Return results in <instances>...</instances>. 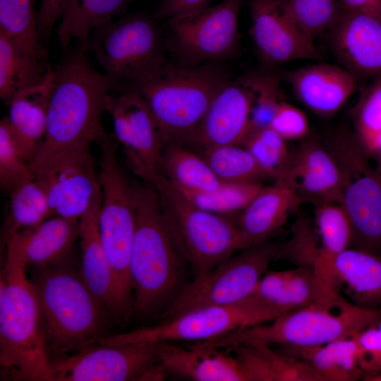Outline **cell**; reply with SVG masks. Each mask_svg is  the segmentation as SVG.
Instances as JSON below:
<instances>
[{
	"label": "cell",
	"instance_id": "44dd1931",
	"mask_svg": "<svg viewBox=\"0 0 381 381\" xmlns=\"http://www.w3.org/2000/svg\"><path fill=\"white\" fill-rule=\"evenodd\" d=\"M296 99L320 118L332 117L356 87V77L342 66L315 64L286 73Z\"/></svg>",
	"mask_w": 381,
	"mask_h": 381
},
{
	"label": "cell",
	"instance_id": "f907efd6",
	"mask_svg": "<svg viewBox=\"0 0 381 381\" xmlns=\"http://www.w3.org/2000/svg\"><path fill=\"white\" fill-rule=\"evenodd\" d=\"M380 154V167H381V149L377 152ZM381 174V172H380Z\"/></svg>",
	"mask_w": 381,
	"mask_h": 381
},
{
	"label": "cell",
	"instance_id": "bcb514c9",
	"mask_svg": "<svg viewBox=\"0 0 381 381\" xmlns=\"http://www.w3.org/2000/svg\"><path fill=\"white\" fill-rule=\"evenodd\" d=\"M71 0H42L37 11V30L43 47L51 39L56 24L60 21Z\"/></svg>",
	"mask_w": 381,
	"mask_h": 381
},
{
	"label": "cell",
	"instance_id": "4dcf8cb0",
	"mask_svg": "<svg viewBox=\"0 0 381 381\" xmlns=\"http://www.w3.org/2000/svg\"><path fill=\"white\" fill-rule=\"evenodd\" d=\"M247 381H322L306 363L265 343L232 347Z\"/></svg>",
	"mask_w": 381,
	"mask_h": 381
},
{
	"label": "cell",
	"instance_id": "7c38bea8",
	"mask_svg": "<svg viewBox=\"0 0 381 381\" xmlns=\"http://www.w3.org/2000/svg\"><path fill=\"white\" fill-rule=\"evenodd\" d=\"M52 381L162 380L158 343L100 345L52 359Z\"/></svg>",
	"mask_w": 381,
	"mask_h": 381
},
{
	"label": "cell",
	"instance_id": "6da1fadb",
	"mask_svg": "<svg viewBox=\"0 0 381 381\" xmlns=\"http://www.w3.org/2000/svg\"><path fill=\"white\" fill-rule=\"evenodd\" d=\"M0 283V364L4 378L52 381L38 297L16 234L6 241Z\"/></svg>",
	"mask_w": 381,
	"mask_h": 381
},
{
	"label": "cell",
	"instance_id": "1f68e13d",
	"mask_svg": "<svg viewBox=\"0 0 381 381\" xmlns=\"http://www.w3.org/2000/svg\"><path fill=\"white\" fill-rule=\"evenodd\" d=\"M358 333L322 345L281 348L306 363L322 381H353L363 376Z\"/></svg>",
	"mask_w": 381,
	"mask_h": 381
},
{
	"label": "cell",
	"instance_id": "4316f807",
	"mask_svg": "<svg viewBox=\"0 0 381 381\" xmlns=\"http://www.w3.org/2000/svg\"><path fill=\"white\" fill-rule=\"evenodd\" d=\"M315 226L320 246L310 244L304 255V263L310 264L325 286L338 291L333 285L336 258L351 246L353 231L350 220L339 203L325 202L315 205Z\"/></svg>",
	"mask_w": 381,
	"mask_h": 381
},
{
	"label": "cell",
	"instance_id": "7a4b0ae2",
	"mask_svg": "<svg viewBox=\"0 0 381 381\" xmlns=\"http://www.w3.org/2000/svg\"><path fill=\"white\" fill-rule=\"evenodd\" d=\"M82 47L54 70V85L44 137L32 166L68 149L91 147L107 133L102 125L105 104L115 82L91 64Z\"/></svg>",
	"mask_w": 381,
	"mask_h": 381
},
{
	"label": "cell",
	"instance_id": "9a60e30c",
	"mask_svg": "<svg viewBox=\"0 0 381 381\" xmlns=\"http://www.w3.org/2000/svg\"><path fill=\"white\" fill-rule=\"evenodd\" d=\"M100 149L99 176L102 202L99 229L104 249L119 254L132 247L137 224L138 185L131 181L118 156L119 143L107 133L97 143Z\"/></svg>",
	"mask_w": 381,
	"mask_h": 381
},
{
	"label": "cell",
	"instance_id": "ee69618b",
	"mask_svg": "<svg viewBox=\"0 0 381 381\" xmlns=\"http://www.w3.org/2000/svg\"><path fill=\"white\" fill-rule=\"evenodd\" d=\"M270 127L286 141L304 139L309 133L305 113L283 100L279 103Z\"/></svg>",
	"mask_w": 381,
	"mask_h": 381
},
{
	"label": "cell",
	"instance_id": "e0dca14e",
	"mask_svg": "<svg viewBox=\"0 0 381 381\" xmlns=\"http://www.w3.org/2000/svg\"><path fill=\"white\" fill-rule=\"evenodd\" d=\"M250 34L262 59L272 65L320 57L315 41L299 27L287 0H250Z\"/></svg>",
	"mask_w": 381,
	"mask_h": 381
},
{
	"label": "cell",
	"instance_id": "8992f818",
	"mask_svg": "<svg viewBox=\"0 0 381 381\" xmlns=\"http://www.w3.org/2000/svg\"><path fill=\"white\" fill-rule=\"evenodd\" d=\"M229 80L217 68L167 61L149 78L130 84V88L147 102L164 145L186 144Z\"/></svg>",
	"mask_w": 381,
	"mask_h": 381
},
{
	"label": "cell",
	"instance_id": "5b68a950",
	"mask_svg": "<svg viewBox=\"0 0 381 381\" xmlns=\"http://www.w3.org/2000/svg\"><path fill=\"white\" fill-rule=\"evenodd\" d=\"M380 318L381 309L359 307L340 292H334L267 323L195 344L222 349L249 343L280 347L318 346L357 334Z\"/></svg>",
	"mask_w": 381,
	"mask_h": 381
},
{
	"label": "cell",
	"instance_id": "74e56055",
	"mask_svg": "<svg viewBox=\"0 0 381 381\" xmlns=\"http://www.w3.org/2000/svg\"><path fill=\"white\" fill-rule=\"evenodd\" d=\"M352 116L361 145L368 155L377 152L381 142V74L363 90Z\"/></svg>",
	"mask_w": 381,
	"mask_h": 381
},
{
	"label": "cell",
	"instance_id": "e575fe53",
	"mask_svg": "<svg viewBox=\"0 0 381 381\" xmlns=\"http://www.w3.org/2000/svg\"><path fill=\"white\" fill-rule=\"evenodd\" d=\"M8 193V213L4 229L5 241L13 234L34 228L52 216L47 195L35 179L18 183Z\"/></svg>",
	"mask_w": 381,
	"mask_h": 381
},
{
	"label": "cell",
	"instance_id": "d4e9b609",
	"mask_svg": "<svg viewBox=\"0 0 381 381\" xmlns=\"http://www.w3.org/2000/svg\"><path fill=\"white\" fill-rule=\"evenodd\" d=\"M54 85V71L52 70L41 83L18 92L8 103L6 117L17 145L30 167L45 135Z\"/></svg>",
	"mask_w": 381,
	"mask_h": 381
},
{
	"label": "cell",
	"instance_id": "9c48e42d",
	"mask_svg": "<svg viewBox=\"0 0 381 381\" xmlns=\"http://www.w3.org/2000/svg\"><path fill=\"white\" fill-rule=\"evenodd\" d=\"M341 175V200L353 231V248L381 253V174L355 134L340 131L326 146Z\"/></svg>",
	"mask_w": 381,
	"mask_h": 381
},
{
	"label": "cell",
	"instance_id": "836d02e7",
	"mask_svg": "<svg viewBox=\"0 0 381 381\" xmlns=\"http://www.w3.org/2000/svg\"><path fill=\"white\" fill-rule=\"evenodd\" d=\"M128 1L71 0L56 31L61 45L66 47L73 40L85 45L91 32L112 20Z\"/></svg>",
	"mask_w": 381,
	"mask_h": 381
},
{
	"label": "cell",
	"instance_id": "7dc6e473",
	"mask_svg": "<svg viewBox=\"0 0 381 381\" xmlns=\"http://www.w3.org/2000/svg\"><path fill=\"white\" fill-rule=\"evenodd\" d=\"M212 0H162L158 5L154 17L157 20H168L173 18L209 6Z\"/></svg>",
	"mask_w": 381,
	"mask_h": 381
},
{
	"label": "cell",
	"instance_id": "d6986e66",
	"mask_svg": "<svg viewBox=\"0 0 381 381\" xmlns=\"http://www.w3.org/2000/svg\"><path fill=\"white\" fill-rule=\"evenodd\" d=\"M303 140L275 181L289 187L301 203L340 204L341 180L335 159L317 139Z\"/></svg>",
	"mask_w": 381,
	"mask_h": 381
},
{
	"label": "cell",
	"instance_id": "d6a6232c",
	"mask_svg": "<svg viewBox=\"0 0 381 381\" xmlns=\"http://www.w3.org/2000/svg\"><path fill=\"white\" fill-rule=\"evenodd\" d=\"M161 168L165 178L183 193L209 191L224 183L201 154L181 143L164 145Z\"/></svg>",
	"mask_w": 381,
	"mask_h": 381
},
{
	"label": "cell",
	"instance_id": "30bf717a",
	"mask_svg": "<svg viewBox=\"0 0 381 381\" xmlns=\"http://www.w3.org/2000/svg\"><path fill=\"white\" fill-rule=\"evenodd\" d=\"M278 246H249L188 282L162 314L164 320L211 306H230L248 298L275 258Z\"/></svg>",
	"mask_w": 381,
	"mask_h": 381
},
{
	"label": "cell",
	"instance_id": "4fadbf2b",
	"mask_svg": "<svg viewBox=\"0 0 381 381\" xmlns=\"http://www.w3.org/2000/svg\"><path fill=\"white\" fill-rule=\"evenodd\" d=\"M241 3L242 0H222L167 20V48L173 46L189 65L229 56L239 42Z\"/></svg>",
	"mask_w": 381,
	"mask_h": 381
},
{
	"label": "cell",
	"instance_id": "681fc988",
	"mask_svg": "<svg viewBox=\"0 0 381 381\" xmlns=\"http://www.w3.org/2000/svg\"><path fill=\"white\" fill-rule=\"evenodd\" d=\"M363 380H370V381H381V372L366 374L363 375L361 377Z\"/></svg>",
	"mask_w": 381,
	"mask_h": 381
},
{
	"label": "cell",
	"instance_id": "7402d4cb",
	"mask_svg": "<svg viewBox=\"0 0 381 381\" xmlns=\"http://www.w3.org/2000/svg\"><path fill=\"white\" fill-rule=\"evenodd\" d=\"M310 264L286 270L267 271L250 296L277 317L306 306L329 294Z\"/></svg>",
	"mask_w": 381,
	"mask_h": 381
},
{
	"label": "cell",
	"instance_id": "484cf974",
	"mask_svg": "<svg viewBox=\"0 0 381 381\" xmlns=\"http://www.w3.org/2000/svg\"><path fill=\"white\" fill-rule=\"evenodd\" d=\"M301 204L285 184L265 186L236 222L249 246L262 243L278 231Z\"/></svg>",
	"mask_w": 381,
	"mask_h": 381
},
{
	"label": "cell",
	"instance_id": "2e32d148",
	"mask_svg": "<svg viewBox=\"0 0 381 381\" xmlns=\"http://www.w3.org/2000/svg\"><path fill=\"white\" fill-rule=\"evenodd\" d=\"M105 108L128 167L154 186L163 175L161 161L164 143L147 102L138 91L129 88L117 96L109 94Z\"/></svg>",
	"mask_w": 381,
	"mask_h": 381
},
{
	"label": "cell",
	"instance_id": "277c9868",
	"mask_svg": "<svg viewBox=\"0 0 381 381\" xmlns=\"http://www.w3.org/2000/svg\"><path fill=\"white\" fill-rule=\"evenodd\" d=\"M30 271L49 353L71 354L94 346L105 337L106 322L111 315L70 258Z\"/></svg>",
	"mask_w": 381,
	"mask_h": 381
},
{
	"label": "cell",
	"instance_id": "7bdbcfd3",
	"mask_svg": "<svg viewBox=\"0 0 381 381\" xmlns=\"http://www.w3.org/2000/svg\"><path fill=\"white\" fill-rule=\"evenodd\" d=\"M255 95L250 117V131L270 127L281 99L276 75H252Z\"/></svg>",
	"mask_w": 381,
	"mask_h": 381
},
{
	"label": "cell",
	"instance_id": "f6af8a7d",
	"mask_svg": "<svg viewBox=\"0 0 381 381\" xmlns=\"http://www.w3.org/2000/svg\"><path fill=\"white\" fill-rule=\"evenodd\" d=\"M358 341L363 375L381 372V318L361 331Z\"/></svg>",
	"mask_w": 381,
	"mask_h": 381
},
{
	"label": "cell",
	"instance_id": "8d00e7d4",
	"mask_svg": "<svg viewBox=\"0 0 381 381\" xmlns=\"http://www.w3.org/2000/svg\"><path fill=\"white\" fill-rule=\"evenodd\" d=\"M264 186L262 182H224L219 187L209 191L181 192L200 208L229 217L239 214Z\"/></svg>",
	"mask_w": 381,
	"mask_h": 381
},
{
	"label": "cell",
	"instance_id": "ac0fdd59",
	"mask_svg": "<svg viewBox=\"0 0 381 381\" xmlns=\"http://www.w3.org/2000/svg\"><path fill=\"white\" fill-rule=\"evenodd\" d=\"M254 95L252 76L229 80L216 95L200 124L185 145L200 150L240 145L250 131Z\"/></svg>",
	"mask_w": 381,
	"mask_h": 381
},
{
	"label": "cell",
	"instance_id": "52a82bcc",
	"mask_svg": "<svg viewBox=\"0 0 381 381\" xmlns=\"http://www.w3.org/2000/svg\"><path fill=\"white\" fill-rule=\"evenodd\" d=\"M153 187L169 231L193 277L249 247L236 220L200 208L164 175Z\"/></svg>",
	"mask_w": 381,
	"mask_h": 381
},
{
	"label": "cell",
	"instance_id": "f1b7e54d",
	"mask_svg": "<svg viewBox=\"0 0 381 381\" xmlns=\"http://www.w3.org/2000/svg\"><path fill=\"white\" fill-rule=\"evenodd\" d=\"M79 221L52 216L34 228L15 234L28 268H44L69 259L79 238Z\"/></svg>",
	"mask_w": 381,
	"mask_h": 381
},
{
	"label": "cell",
	"instance_id": "cb8c5ba5",
	"mask_svg": "<svg viewBox=\"0 0 381 381\" xmlns=\"http://www.w3.org/2000/svg\"><path fill=\"white\" fill-rule=\"evenodd\" d=\"M102 193L80 219V275L92 294L116 320L114 279L101 239L99 215Z\"/></svg>",
	"mask_w": 381,
	"mask_h": 381
},
{
	"label": "cell",
	"instance_id": "603a6c76",
	"mask_svg": "<svg viewBox=\"0 0 381 381\" xmlns=\"http://www.w3.org/2000/svg\"><path fill=\"white\" fill-rule=\"evenodd\" d=\"M159 359L167 374L194 381H247L236 357L221 349L158 343Z\"/></svg>",
	"mask_w": 381,
	"mask_h": 381
},
{
	"label": "cell",
	"instance_id": "ffe728a7",
	"mask_svg": "<svg viewBox=\"0 0 381 381\" xmlns=\"http://www.w3.org/2000/svg\"><path fill=\"white\" fill-rule=\"evenodd\" d=\"M331 31L333 53L356 77L381 74V13L343 11Z\"/></svg>",
	"mask_w": 381,
	"mask_h": 381
},
{
	"label": "cell",
	"instance_id": "8fae6325",
	"mask_svg": "<svg viewBox=\"0 0 381 381\" xmlns=\"http://www.w3.org/2000/svg\"><path fill=\"white\" fill-rule=\"evenodd\" d=\"M275 318L271 311L248 296L233 305L197 308L154 325L106 337L99 344L202 342L240 329L267 323Z\"/></svg>",
	"mask_w": 381,
	"mask_h": 381
},
{
	"label": "cell",
	"instance_id": "ab89813d",
	"mask_svg": "<svg viewBox=\"0 0 381 381\" xmlns=\"http://www.w3.org/2000/svg\"><path fill=\"white\" fill-rule=\"evenodd\" d=\"M287 4L297 24L314 41L332 29L343 11L337 0H287Z\"/></svg>",
	"mask_w": 381,
	"mask_h": 381
},
{
	"label": "cell",
	"instance_id": "60d3db41",
	"mask_svg": "<svg viewBox=\"0 0 381 381\" xmlns=\"http://www.w3.org/2000/svg\"><path fill=\"white\" fill-rule=\"evenodd\" d=\"M0 35L41 44L33 0H0Z\"/></svg>",
	"mask_w": 381,
	"mask_h": 381
},
{
	"label": "cell",
	"instance_id": "ba28073f",
	"mask_svg": "<svg viewBox=\"0 0 381 381\" xmlns=\"http://www.w3.org/2000/svg\"><path fill=\"white\" fill-rule=\"evenodd\" d=\"M154 18L132 14L94 30L85 45L115 83H140L167 61L164 31Z\"/></svg>",
	"mask_w": 381,
	"mask_h": 381
},
{
	"label": "cell",
	"instance_id": "3957f363",
	"mask_svg": "<svg viewBox=\"0 0 381 381\" xmlns=\"http://www.w3.org/2000/svg\"><path fill=\"white\" fill-rule=\"evenodd\" d=\"M138 185L139 202L130 277L133 313L143 318L163 314L188 282V267L165 222L156 190Z\"/></svg>",
	"mask_w": 381,
	"mask_h": 381
},
{
	"label": "cell",
	"instance_id": "b9f144b4",
	"mask_svg": "<svg viewBox=\"0 0 381 381\" xmlns=\"http://www.w3.org/2000/svg\"><path fill=\"white\" fill-rule=\"evenodd\" d=\"M35 179L31 168L21 154L7 117L0 121V184L9 193L18 183Z\"/></svg>",
	"mask_w": 381,
	"mask_h": 381
},
{
	"label": "cell",
	"instance_id": "d590c367",
	"mask_svg": "<svg viewBox=\"0 0 381 381\" xmlns=\"http://www.w3.org/2000/svg\"><path fill=\"white\" fill-rule=\"evenodd\" d=\"M201 151L202 156L222 182H262L269 178L241 145L209 147Z\"/></svg>",
	"mask_w": 381,
	"mask_h": 381
},
{
	"label": "cell",
	"instance_id": "83f0119b",
	"mask_svg": "<svg viewBox=\"0 0 381 381\" xmlns=\"http://www.w3.org/2000/svg\"><path fill=\"white\" fill-rule=\"evenodd\" d=\"M333 285L353 304L367 309H381V256L349 248L335 260Z\"/></svg>",
	"mask_w": 381,
	"mask_h": 381
},
{
	"label": "cell",
	"instance_id": "f35d334b",
	"mask_svg": "<svg viewBox=\"0 0 381 381\" xmlns=\"http://www.w3.org/2000/svg\"><path fill=\"white\" fill-rule=\"evenodd\" d=\"M240 145L250 152L267 176L274 180L291 155L286 140L270 127L250 131Z\"/></svg>",
	"mask_w": 381,
	"mask_h": 381
},
{
	"label": "cell",
	"instance_id": "c3c4849f",
	"mask_svg": "<svg viewBox=\"0 0 381 381\" xmlns=\"http://www.w3.org/2000/svg\"><path fill=\"white\" fill-rule=\"evenodd\" d=\"M345 11L381 13V0H339Z\"/></svg>",
	"mask_w": 381,
	"mask_h": 381
},
{
	"label": "cell",
	"instance_id": "5bb4252c",
	"mask_svg": "<svg viewBox=\"0 0 381 381\" xmlns=\"http://www.w3.org/2000/svg\"><path fill=\"white\" fill-rule=\"evenodd\" d=\"M90 147L64 150L30 167L47 195L52 216L80 220L102 193Z\"/></svg>",
	"mask_w": 381,
	"mask_h": 381
},
{
	"label": "cell",
	"instance_id": "f546056e",
	"mask_svg": "<svg viewBox=\"0 0 381 381\" xmlns=\"http://www.w3.org/2000/svg\"><path fill=\"white\" fill-rule=\"evenodd\" d=\"M40 44L0 35V97L8 103L22 90L41 83L52 71Z\"/></svg>",
	"mask_w": 381,
	"mask_h": 381
}]
</instances>
